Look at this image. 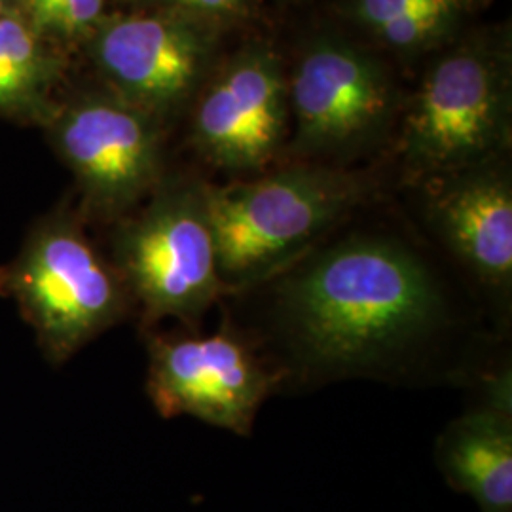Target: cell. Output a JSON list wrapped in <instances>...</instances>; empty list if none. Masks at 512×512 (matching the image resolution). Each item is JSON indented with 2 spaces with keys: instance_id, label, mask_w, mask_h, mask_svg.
I'll use <instances>...</instances> for the list:
<instances>
[{
  "instance_id": "cell-1",
  "label": "cell",
  "mask_w": 512,
  "mask_h": 512,
  "mask_svg": "<svg viewBox=\"0 0 512 512\" xmlns=\"http://www.w3.org/2000/svg\"><path fill=\"white\" fill-rule=\"evenodd\" d=\"M224 321L279 376V389L346 380L416 384L471 372L473 317L435 262L406 239H323L277 274L228 294ZM471 351V349H467Z\"/></svg>"
},
{
  "instance_id": "cell-2",
  "label": "cell",
  "mask_w": 512,
  "mask_h": 512,
  "mask_svg": "<svg viewBox=\"0 0 512 512\" xmlns=\"http://www.w3.org/2000/svg\"><path fill=\"white\" fill-rule=\"evenodd\" d=\"M372 188L359 171L313 162L209 184V217L226 296L272 277L329 238L366 203Z\"/></svg>"
},
{
  "instance_id": "cell-3",
  "label": "cell",
  "mask_w": 512,
  "mask_h": 512,
  "mask_svg": "<svg viewBox=\"0 0 512 512\" xmlns=\"http://www.w3.org/2000/svg\"><path fill=\"white\" fill-rule=\"evenodd\" d=\"M511 54L505 40L471 37L427 69L404 112L401 156L420 183L501 158L511 141Z\"/></svg>"
},
{
  "instance_id": "cell-4",
  "label": "cell",
  "mask_w": 512,
  "mask_h": 512,
  "mask_svg": "<svg viewBox=\"0 0 512 512\" xmlns=\"http://www.w3.org/2000/svg\"><path fill=\"white\" fill-rule=\"evenodd\" d=\"M207 186H165L116 238L112 266L150 323L175 319L198 327L226 296Z\"/></svg>"
},
{
  "instance_id": "cell-5",
  "label": "cell",
  "mask_w": 512,
  "mask_h": 512,
  "mask_svg": "<svg viewBox=\"0 0 512 512\" xmlns=\"http://www.w3.org/2000/svg\"><path fill=\"white\" fill-rule=\"evenodd\" d=\"M397 112L393 76L344 38L310 42L289 76L291 150L298 162L338 165L376 145Z\"/></svg>"
},
{
  "instance_id": "cell-6",
  "label": "cell",
  "mask_w": 512,
  "mask_h": 512,
  "mask_svg": "<svg viewBox=\"0 0 512 512\" xmlns=\"http://www.w3.org/2000/svg\"><path fill=\"white\" fill-rule=\"evenodd\" d=\"M4 279L55 361L116 325L131 302L112 262L67 222L38 232Z\"/></svg>"
},
{
  "instance_id": "cell-7",
  "label": "cell",
  "mask_w": 512,
  "mask_h": 512,
  "mask_svg": "<svg viewBox=\"0 0 512 512\" xmlns=\"http://www.w3.org/2000/svg\"><path fill=\"white\" fill-rule=\"evenodd\" d=\"M279 376L228 321L211 334L156 336L148 344L150 403L167 420L190 416L249 437Z\"/></svg>"
},
{
  "instance_id": "cell-8",
  "label": "cell",
  "mask_w": 512,
  "mask_h": 512,
  "mask_svg": "<svg viewBox=\"0 0 512 512\" xmlns=\"http://www.w3.org/2000/svg\"><path fill=\"white\" fill-rule=\"evenodd\" d=\"M211 74L194 110V147L205 162L238 179L270 171L291 135L281 55L251 42Z\"/></svg>"
},
{
  "instance_id": "cell-9",
  "label": "cell",
  "mask_w": 512,
  "mask_h": 512,
  "mask_svg": "<svg viewBox=\"0 0 512 512\" xmlns=\"http://www.w3.org/2000/svg\"><path fill=\"white\" fill-rule=\"evenodd\" d=\"M220 35L164 10L103 19L93 57L120 99L154 116L183 103L213 73Z\"/></svg>"
},
{
  "instance_id": "cell-10",
  "label": "cell",
  "mask_w": 512,
  "mask_h": 512,
  "mask_svg": "<svg viewBox=\"0 0 512 512\" xmlns=\"http://www.w3.org/2000/svg\"><path fill=\"white\" fill-rule=\"evenodd\" d=\"M442 249L501 315L511 310L512 181L503 156L420 181Z\"/></svg>"
},
{
  "instance_id": "cell-11",
  "label": "cell",
  "mask_w": 512,
  "mask_h": 512,
  "mask_svg": "<svg viewBox=\"0 0 512 512\" xmlns=\"http://www.w3.org/2000/svg\"><path fill=\"white\" fill-rule=\"evenodd\" d=\"M57 141L88 202L105 215L126 211L160 179L162 150L152 116L120 97L69 110Z\"/></svg>"
},
{
  "instance_id": "cell-12",
  "label": "cell",
  "mask_w": 512,
  "mask_h": 512,
  "mask_svg": "<svg viewBox=\"0 0 512 512\" xmlns=\"http://www.w3.org/2000/svg\"><path fill=\"white\" fill-rule=\"evenodd\" d=\"M482 382V401L442 429L435 459L448 486L480 511L512 512L511 365Z\"/></svg>"
},
{
  "instance_id": "cell-13",
  "label": "cell",
  "mask_w": 512,
  "mask_h": 512,
  "mask_svg": "<svg viewBox=\"0 0 512 512\" xmlns=\"http://www.w3.org/2000/svg\"><path fill=\"white\" fill-rule=\"evenodd\" d=\"M484 0H351V16L385 48L421 54L454 40Z\"/></svg>"
},
{
  "instance_id": "cell-14",
  "label": "cell",
  "mask_w": 512,
  "mask_h": 512,
  "mask_svg": "<svg viewBox=\"0 0 512 512\" xmlns=\"http://www.w3.org/2000/svg\"><path fill=\"white\" fill-rule=\"evenodd\" d=\"M54 76V57L46 52L37 27L12 12L0 16V109L35 103Z\"/></svg>"
},
{
  "instance_id": "cell-15",
  "label": "cell",
  "mask_w": 512,
  "mask_h": 512,
  "mask_svg": "<svg viewBox=\"0 0 512 512\" xmlns=\"http://www.w3.org/2000/svg\"><path fill=\"white\" fill-rule=\"evenodd\" d=\"M156 10L196 19L220 33L253 16L255 0H148Z\"/></svg>"
},
{
  "instance_id": "cell-16",
  "label": "cell",
  "mask_w": 512,
  "mask_h": 512,
  "mask_svg": "<svg viewBox=\"0 0 512 512\" xmlns=\"http://www.w3.org/2000/svg\"><path fill=\"white\" fill-rule=\"evenodd\" d=\"M25 2V6H27V10H31L33 6H37L40 2H44V0H23Z\"/></svg>"
},
{
  "instance_id": "cell-17",
  "label": "cell",
  "mask_w": 512,
  "mask_h": 512,
  "mask_svg": "<svg viewBox=\"0 0 512 512\" xmlns=\"http://www.w3.org/2000/svg\"><path fill=\"white\" fill-rule=\"evenodd\" d=\"M4 14H6V2L0 0V16H4Z\"/></svg>"
},
{
  "instance_id": "cell-18",
  "label": "cell",
  "mask_w": 512,
  "mask_h": 512,
  "mask_svg": "<svg viewBox=\"0 0 512 512\" xmlns=\"http://www.w3.org/2000/svg\"><path fill=\"white\" fill-rule=\"evenodd\" d=\"M281 2H294V0H281Z\"/></svg>"
}]
</instances>
